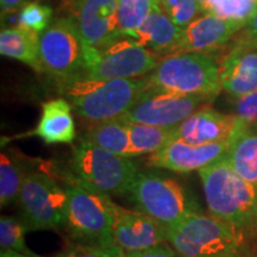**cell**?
<instances>
[{
	"mask_svg": "<svg viewBox=\"0 0 257 257\" xmlns=\"http://www.w3.org/2000/svg\"><path fill=\"white\" fill-rule=\"evenodd\" d=\"M67 191L66 217L62 226L76 245L112 249L118 246L113 238L112 220L105 195L78 185H69Z\"/></svg>",
	"mask_w": 257,
	"mask_h": 257,
	"instance_id": "obj_7",
	"label": "cell"
},
{
	"mask_svg": "<svg viewBox=\"0 0 257 257\" xmlns=\"http://www.w3.org/2000/svg\"><path fill=\"white\" fill-rule=\"evenodd\" d=\"M184 29L170 19L161 4L154 10L141 27L127 35L147 49L169 55L181 38Z\"/></svg>",
	"mask_w": 257,
	"mask_h": 257,
	"instance_id": "obj_19",
	"label": "cell"
},
{
	"mask_svg": "<svg viewBox=\"0 0 257 257\" xmlns=\"http://www.w3.org/2000/svg\"><path fill=\"white\" fill-rule=\"evenodd\" d=\"M230 146L231 142L192 144L170 138L160 150L150 154L148 165L178 173L195 172L223 159Z\"/></svg>",
	"mask_w": 257,
	"mask_h": 257,
	"instance_id": "obj_14",
	"label": "cell"
},
{
	"mask_svg": "<svg viewBox=\"0 0 257 257\" xmlns=\"http://www.w3.org/2000/svg\"><path fill=\"white\" fill-rule=\"evenodd\" d=\"M213 99L201 95L178 94L162 89L147 88L120 119L128 123L175 128L202 105Z\"/></svg>",
	"mask_w": 257,
	"mask_h": 257,
	"instance_id": "obj_11",
	"label": "cell"
},
{
	"mask_svg": "<svg viewBox=\"0 0 257 257\" xmlns=\"http://www.w3.org/2000/svg\"><path fill=\"white\" fill-rule=\"evenodd\" d=\"M21 219L28 231L56 230L63 225L67 191L44 173L30 172L25 178L18 200Z\"/></svg>",
	"mask_w": 257,
	"mask_h": 257,
	"instance_id": "obj_9",
	"label": "cell"
},
{
	"mask_svg": "<svg viewBox=\"0 0 257 257\" xmlns=\"http://www.w3.org/2000/svg\"><path fill=\"white\" fill-rule=\"evenodd\" d=\"M159 62L156 53L121 35L102 47H86L85 69L80 78L136 79L152 73Z\"/></svg>",
	"mask_w": 257,
	"mask_h": 257,
	"instance_id": "obj_8",
	"label": "cell"
},
{
	"mask_svg": "<svg viewBox=\"0 0 257 257\" xmlns=\"http://www.w3.org/2000/svg\"><path fill=\"white\" fill-rule=\"evenodd\" d=\"M245 25L221 18L213 14H202L182 31L181 38L172 54H207L225 44Z\"/></svg>",
	"mask_w": 257,
	"mask_h": 257,
	"instance_id": "obj_17",
	"label": "cell"
},
{
	"mask_svg": "<svg viewBox=\"0 0 257 257\" xmlns=\"http://www.w3.org/2000/svg\"><path fill=\"white\" fill-rule=\"evenodd\" d=\"M85 49L86 44L73 19H57L40 35L43 72L66 81L79 78L78 74L83 73Z\"/></svg>",
	"mask_w": 257,
	"mask_h": 257,
	"instance_id": "obj_10",
	"label": "cell"
},
{
	"mask_svg": "<svg viewBox=\"0 0 257 257\" xmlns=\"http://www.w3.org/2000/svg\"><path fill=\"white\" fill-rule=\"evenodd\" d=\"M148 88L214 99L221 91L219 66L201 53H176L160 60L147 76Z\"/></svg>",
	"mask_w": 257,
	"mask_h": 257,
	"instance_id": "obj_5",
	"label": "cell"
},
{
	"mask_svg": "<svg viewBox=\"0 0 257 257\" xmlns=\"http://www.w3.org/2000/svg\"><path fill=\"white\" fill-rule=\"evenodd\" d=\"M161 8L179 28H187L193 21L204 14L195 0H161Z\"/></svg>",
	"mask_w": 257,
	"mask_h": 257,
	"instance_id": "obj_27",
	"label": "cell"
},
{
	"mask_svg": "<svg viewBox=\"0 0 257 257\" xmlns=\"http://www.w3.org/2000/svg\"><path fill=\"white\" fill-rule=\"evenodd\" d=\"M126 195L138 211L165 227L202 213L200 204L184 186L163 175L138 172Z\"/></svg>",
	"mask_w": 257,
	"mask_h": 257,
	"instance_id": "obj_6",
	"label": "cell"
},
{
	"mask_svg": "<svg viewBox=\"0 0 257 257\" xmlns=\"http://www.w3.org/2000/svg\"><path fill=\"white\" fill-rule=\"evenodd\" d=\"M28 229L21 218L3 216L0 218V246L2 250L14 251L25 256H35L25 243Z\"/></svg>",
	"mask_w": 257,
	"mask_h": 257,
	"instance_id": "obj_25",
	"label": "cell"
},
{
	"mask_svg": "<svg viewBox=\"0 0 257 257\" xmlns=\"http://www.w3.org/2000/svg\"><path fill=\"white\" fill-rule=\"evenodd\" d=\"M195 2H197L198 4L201 6L204 14H206V12L208 11V9H210L211 6L217 2V0H195Z\"/></svg>",
	"mask_w": 257,
	"mask_h": 257,
	"instance_id": "obj_34",
	"label": "cell"
},
{
	"mask_svg": "<svg viewBox=\"0 0 257 257\" xmlns=\"http://www.w3.org/2000/svg\"><path fill=\"white\" fill-rule=\"evenodd\" d=\"M256 229V231H257V219H256V223H255V226H253Z\"/></svg>",
	"mask_w": 257,
	"mask_h": 257,
	"instance_id": "obj_36",
	"label": "cell"
},
{
	"mask_svg": "<svg viewBox=\"0 0 257 257\" xmlns=\"http://www.w3.org/2000/svg\"><path fill=\"white\" fill-rule=\"evenodd\" d=\"M72 110V105L64 98L46 101L42 105L41 119L32 135L47 144L72 143L76 135Z\"/></svg>",
	"mask_w": 257,
	"mask_h": 257,
	"instance_id": "obj_18",
	"label": "cell"
},
{
	"mask_svg": "<svg viewBox=\"0 0 257 257\" xmlns=\"http://www.w3.org/2000/svg\"><path fill=\"white\" fill-rule=\"evenodd\" d=\"M124 250L119 246H115L112 249H101V248H87V246L75 245V248L69 250L68 252L62 253L57 257H121L124 255ZM2 257H41V256H25L21 253L8 251V250H2L0 252Z\"/></svg>",
	"mask_w": 257,
	"mask_h": 257,
	"instance_id": "obj_29",
	"label": "cell"
},
{
	"mask_svg": "<svg viewBox=\"0 0 257 257\" xmlns=\"http://www.w3.org/2000/svg\"><path fill=\"white\" fill-rule=\"evenodd\" d=\"M2 55L27 63L37 72H43L40 59V34L23 28H8L0 32Z\"/></svg>",
	"mask_w": 257,
	"mask_h": 257,
	"instance_id": "obj_20",
	"label": "cell"
},
{
	"mask_svg": "<svg viewBox=\"0 0 257 257\" xmlns=\"http://www.w3.org/2000/svg\"><path fill=\"white\" fill-rule=\"evenodd\" d=\"M256 9L257 0H217L206 14L217 15L246 27Z\"/></svg>",
	"mask_w": 257,
	"mask_h": 257,
	"instance_id": "obj_26",
	"label": "cell"
},
{
	"mask_svg": "<svg viewBox=\"0 0 257 257\" xmlns=\"http://www.w3.org/2000/svg\"><path fill=\"white\" fill-rule=\"evenodd\" d=\"M166 229L167 243L182 257H238L245 249L243 231L211 214H192Z\"/></svg>",
	"mask_w": 257,
	"mask_h": 257,
	"instance_id": "obj_3",
	"label": "cell"
},
{
	"mask_svg": "<svg viewBox=\"0 0 257 257\" xmlns=\"http://www.w3.org/2000/svg\"><path fill=\"white\" fill-rule=\"evenodd\" d=\"M27 3V0H0L3 14H12L18 11Z\"/></svg>",
	"mask_w": 257,
	"mask_h": 257,
	"instance_id": "obj_32",
	"label": "cell"
},
{
	"mask_svg": "<svg viewBox=\"0 0 257 257\" xmlns=\"http://www.w3.org/2000/svg\"><path fill=\"white\" fill-rule=\"evenodd\" d=\"M238 257H257V255H256V253H253L252 251H250L249 249L245 248L242 252L239 253Z\"/></svg>",
	"mask_w": 257,
	"mask_h": 257,
	"instance_id": "obj_35",
	"label": "cell"
},
{
	"mask_svg": "<svg viewBox=\"0 0 257 257\" xmlns=\"http://www.w3.org/2000/svg\"><path fill=\"white\" fill-rule=\"evenodd\" d=\"M219 76L233 99L257 89V40L246 31L220 63Z\"/></svg>",
	"mask_w": 257,
	"mask_h": 257,
	"instance_id": "obj_15",
	"label": "cell"
},
{
	"mask_svg": "<svg viewBox=\"0 0 257 257\" xmlns=\"http://www.w3.org/2000/svg\"><path fill=\"white\" fill-rule=\"evenodd\" d=\"M28 173L17 160L5 153L0 155V205L10 206L19 200Z\"/></svg>",
	"mask_w": 257,
	"mask_h": 257,
	"instance_id": "obj_23",
	"label": "cell"
},
{
	"mask_svg": "<svg viewBox=\"0 0 257 257\" xmlns=\"http://www.w3.org/2000/svg\"><path fill=\"white\" fill-rule=\"evenodd\" d=\"M161 0H118V19L120 34L127 36L137 30Z\"/></svg>",
	"mask_w": 257,
	"mask_h": 257,
	"instance_id": "obj_24",
	"label": "cell"
},
{
	"mask_svg": "<svg viewBox=\"0 0 257 257\" xmlns=\"http://www.w3.org/2000/svg\"><path fill=\"white\" fill-rule=\"evenodd\" d=\"M70 170L74 185L108 197L126 195L138 174L131 159L115 155L82 138L73 149Z\"/></svg>",
	"mask_w": 257,
	"mask_h": 257,
	"instance_id": "obj_4",
	"label": "cell"
},
{
	"mask_svg": "<svg viewBox=\"0 0 257 257\" xmlns=\"http://www.w3.org/2000/svg\"><path fill=\"white\" fill-rule=\"evenodd\" d=\"M114 242L125 252L143 251L167 243V229L138 210H128L105 195Z\"/></svg>",
	"mask_w": 257,
	"mask_h": 257,
	"instance_id": "obj_12",
	"label": "cell"
},
{
	"mask_svg": "<svg viewBox=\"0 0 257 257\" xmlns=\"http://www.w3.org/2000/svg\"><path fill=\"white\" fill-rule=\"evenodd\" d=\"M75 23L86 47L99 48L119 36L118 0H78Z\"/></svg>",
	"mask_w": 257,
	"mask_h": 257,
	"instance_id": "obj_16",
	"label": "cell"
},
{
	"mask_svg": "<svg viewBox=\"0 0 257 257\" xmlns=\"http://www.w3.org/2000/svg\"><path fill=\"white\" fill-rule=\"evenodd\" d=\"M128 257H182L174 249L170 248L167 244L155 246V248L143 250V251L127 252Z\"/></svg>",
	"mask_w": 257,
	"mask_h": 257,
	"instance_id": "obj_31",
	"label": "cell"
},
{
	"mask_svg": "<svg viewBox=\"0 0 257 257\" xmlns=\"http://www.w3.org/2000/svg\"><path fill=\"white\" fill-rule=\"evenodd\" d=\"M82 140L127 159L136 157L128 123L123 119H114L105 123L91 125L83 134Z\"/></svg>",
	"mask_w": 257,
	"mask_h": 257,
	"instance_id": "obj_21",
	"label": "cell"
},
{
	"mask_svg": "<svg viewBox=\"0 0 257 257\" xmlns=\"http://www.w3.org/2000/svg\"><path fill=\"white\" fill-rule=\"evenodd\" d=\"M225 159L244 180L257 187V125L246 127L234 138Z\"/></svg>",
	"mask_w": 257,
	"mask_h": 257,
	"instance_id": "obj_22",
	"label": "cell"
},
{
	"mask_svg": "<svg viewBox=\"0 0 257 257\" xmlns=\"http://www.w3.org/2000/svg\"><path fill=\"white\" fill-rule=\"evenodd\" d=\"M233 112L248 127L257 125V89L234 99Z\"/></svg>",
	"mask_w": 257,
	"mask_h": 257,
	"instance_id": "obj_30",
	"label": "cell"
},
{
	"mask_svg": "<svg viewBox=\"0 0 257 257\" xmlns=\"http://www.w3.org/2000/svg\"><path fill=\"white\" fill-rule=\"evenodd\" d=\"M246 32H248L252 38L257 40V9L255 14L252 15V17L250 18L249 23L246 24Z\"/></svg>",
	"mask_w": 257,
	"mask_h": 257,
	"instance_id": "obj_33",
	"label": "cell"
},
{
	"mask_svg": "<svg viewBox=\"0 0 257 257\" xmlns=\"http://www.w3.org/2000/svg\"><path fill=\"white\" fill-rule=\"evenodd\" d=\"M246 127L237 115L202 106L173 130L172 138L192 144L232 142Z\"/></svg>",
	"mask_w": 257,
	"mask_h": 257,
	"instance_id": "obj_13",
	"label": "cell"
},
{
	"mask_svg": "<svg viewBox=\"0 0 257 257\" xmlns=\"http://www.w3.org/2000/svg\"><path fill=\"white\" fill-rule=\"evenodd\" d=\"M53 10L49 6L29 3L21 9L18 17V27L42 34L51 24Z\"/></svg>",
	"mask_w": 257,
	"mask_h": 257,
	"instance_id": "obj_28",
	"label": "cell"
},
{
	"mask_svg": "<svg viewBox=\"0 0 257 257\" xmlns=\"http://www.w3.org/2000/svg\"><path fill=\"white\" fill-rule=\"evenodd\" d=\"M198 173L212 217L240 231L255 226L257 187L244 180L225 156Z\"/></svg>",
	"mask_w": 257,
	"mask_h": 257,
	"instance_id": "obj_2",
	"label": "cell"
},
{
	"mask_svg": "<svg viewBox=\"0 0 257 257\" xmlns=\"http://www.w3.org/2000/svg\"><path fill=\"white\" fill-rule=\"evenodd\" d=\"M148 88L146 78L66 81L63 94L78 117L91 125L119 119Z\"/></svg>",
	"mask_w": 257,
	"mask_h": 257,
	"instance_id": "obj_1",
	"label": "cell"
}]
</instances>
